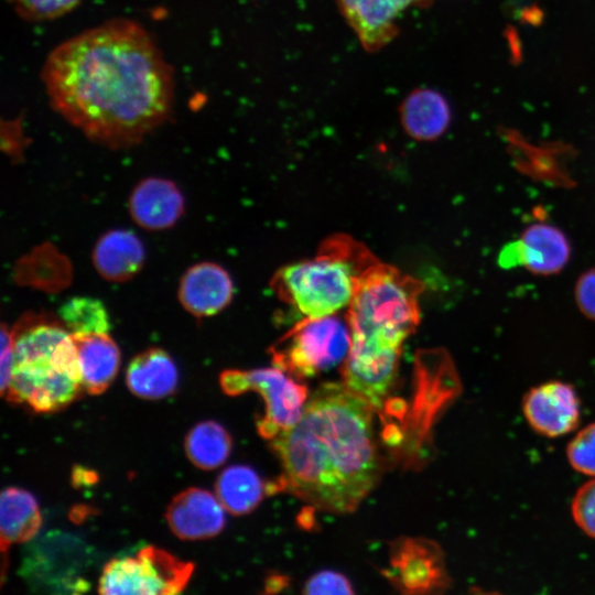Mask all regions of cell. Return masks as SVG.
Instances as JSON below:
<instances>
[{
  "instance_id": "obj_1",
  "label": "cell",
  "mask_w": 595,
  "mask_h": 595,
  "mask_svg": "<svg viewBox=\"0 0 595 595\" xmlns=\"http://www.w3.org/2000/svg\"><path fill=\"white\" fill-rule=\"evenodd\" d=\"M41 77L53 110L107 148L140 143L173 110V68L151 34L130 19L106 21L62 42Z\"/></svg>"
},
{
  "instance_id": "obj_2",
  "label": "cell",
  "mask_w": 595,
  "mask_h": 595,
  "mask_svg": "<svg viewBox=\"0 0 595 595\" xmlns=\"http://www.w3.org/2000/svg\"><path fill=\"white\" fill-rule=\"evenodd\" d=\"M374 410L344 383L321 386L299 421L271 439L283 470L275 489L323 511H354L381 473Z\"/></svg>"
},
{
  "instance_id": "obj_3",
  "label": "cell",
  "mask_w": 595,
  "mask_h": 595,
  "mask_svg": "<svg viewBox=\"0 0 595 595\" xmlns=\"http://www.w3.org/2000/svg\"><path fill=\"white\" fill-rule=\"evenodd\" d=\"M423 289L420 280L377 257L358 275L345 315L351 342L343 383L375 410L396 383L403 344L420 323Z\"/></svg>"
},
{
  "instance_id": "obj_4",
  "label": "cell",
  "mask_w": 595,
  "mask_h": 595,
  "mask_svg": "<svg viewBox=\"0 0 595 595\" xmlns=\"http://www.w3.org/2000/svg\"><path fill=\"white\" fill-rule=\"evenodd\" d=\"M14 363L4 396L35 412H53L73 402L83 381L73 334L60 317L28 313L11 328Z\"/></svg>"
},
{
  "instance_id": "obj_5",
  "label": "cell",
  "mask_w": 595,
  "mask_h": 595,
  "mask_svg": "<svg viewBox=\"0 0 595 595\" xmlns=\"http://www.w3.org/2000/svg\"><path fill=\"white\" fill-rule=\"evenodd\" d=\"M376 258L347 235H333L315 257L284 266L271 286L281 300L303 317L334 315L349 305L359 273Z\"/></svg>"
},
{
  "instance_id": "obj_6",
  "label": "cell",
  "mask_w": 595,
  "mask_h": 595,
  "mask_svg": "<svg viewBox=\"0 0 595 595\" xmlns=\"http://www.w3.org/2000/svg\"><path fill=\"white\" fill-rule=\"evenodd\" d=\"M350 342L346 317H303L271 348L272 363L294 377H313L344 364Z\"/></svg>"
},
{
  "instance_id": "obj_7",
  "label": "cell",
  "mask_w": 595,
  "mask_h": 595,
  "mask_svg": "<svg viewBox=\"0 0 595 595\" xmlns=\"http://www.w3.org/2000/svg\"><path fill=\"white\" fill-rule=\"evenodd\" d=\"M91 564V551L79 538L51 531L31 541L24 550L20 574L36 591L85 593L84 573Z\"/></svg>"
},
{
  "instance_id": "obj_8",
  "label": "cell",
  "mask_w": 595,
  "mask_h": 595,
  "mask_svg": "<svg viewBox=\"0 0 595 595\" xmlns=\"http://www.w3.org/2000/svg\"><path fill=\"white\" fill-rule=\"evenodd\" d=\"M193 570L191 562L148 545L134 555L109 561L100 574L98 592L107 595H173L185 588Z\"/></svg>"
},
{
  "instance_id": "obj_9",
  "label": "cell",
  "mask_w": 595,
  "mask_h": 595,
  "mask_svg": "<svg viewBox=\"0 0 595 595\" xmlns=\"http://www.w3.org/2000/svg\"><path fill=\"white\" fill-rule=\"evenodd\" d=\"M220 386L230 396L256 391L263 398L266 414L257 426L266 439H273L293 426L301 418L309 397L304 385L277 366L225 370L220 375Z\"/></svg>"
},
{
  "instance_id": "obj_10",
  "label": "cell",
  "mask_w": 595,
  "mask_h": 595,
  "mask_svg": "<svg viewBox=\"0 0 595 595\" xmlns=\"http://www.w3.org/2000/svg\"><path fill=\"white\" fill-rule=\"evenodd\" d=\"M387 576L408 594L443 592L450 585L441 548L421 538H402L391 545Z\"/></svg>"
},
{
  "instance_id": "obj_11",
  "label": "cell",
  "mask_w": 595,
  "mask_h": 595,
  "mask_svg": "<svg viewBox=\"0 0 595 595\" xmlns=\"http://www.w3.org/2000/svg\"><path fill=\"white\" fill-rule=\"evenodd\" d=\"M571 244L558 227L534 223L526 227L517 241L504 247L499 263L504 268L521 266L538 275H552L567 264Z\"/></svg>"
},
{
  "instance_id": "obj_12",
  "label": "cell",
  "mask_w": 595,
  "mask_h": 595,
  "mask_svg": "<svg viewBox=\"0 0 595 595\" xmlns=\"http://www.w3.org/2000/svg\"><path fill=\"white\" fill-rule=\"evenodd\" d=\"M339 12L364 50L380 51L399 34L398 20L408 9L432 0H335Z\"/></svg>"
},
{
  "instance_id": "obj_13",
  "label": "cell",
  "mask_w": 595,
  "mask_h": 595,
  "mask_svg": "<svg viewBox=\"0 0 595 595\" xmlns=\"http://www.w3.org/2000/svg\"><path fill=\"white\" fill-rule=\"evenodd\" d=\"M522 410L530 426L549 437L570 433L581 415L574 388L562 381H549L530 389L523 398Z\"/></svg>"
},
{
  "instance_id": "obj_14",
  "label": "cell",
  "mask_w": 595,
  "mask_h": 595,
  "mask_svg": "<svg viewBox=\"0 0 595 595\" xmlns=\"http://www.w3.org/2000/svg\"><path fill=\"white\" fill-rule=\"evenodd\" d=\"M225 508L208 490L188 488L176 495L166 509L172 532L183 540H199L217 536L225 527Z\"/></svg>"
},
{
  "instance_id": "obj_15",
  "label": "cell",
  "mask_w": 595,
  "mask_h": 595,
  "mask_svg": "<svg viewBox=\"0 0 595 595\" xmlns=\"http://www.w3.org/2000/svg\"><path fill=\"white\" fill-rule=\"evenodd\" d=\"M234 284L219 264L203 261L190 267L182 275L177 298L191 315L203 318L216 315L231 302Z\"/></svg>"
},
{
  "instance_id": "obj_16",
  "label": "cell",
  "mask_w": 595,
  "mask_h": 595,
  "mask_svg": "<svg viewBox=\"0 0 595 595\" xmlns=\"http://www.w3.org/2000/svg\"><path fill=\"white\" fill-rule=\"evenodd\" d=\"M128 207L138 226L158 231L169 229L178 221L185 203L174 182L162 177H148L133 187Z\"/></svg>"
},
{
  "instance_id": "obj_17",
  "label": "cell",
  "mask_w": 595,
  "mask_h": 595,
  "mask_svg": "<svg viewBox=\"0 0 595 595\" xmlns=\"http://www.w3.org/2000/svg\"><path fill=\"white\" fill-rule=\"evenodd\" d=\"M145 251L139 237L128 229H112L96 241L91 260L98 274L110 282H126L142 269Z\"/></svg>"
},
{
  "instance_id": "obj_18",
  "label": "cell",
  "mask_w": 595,
  "mask_h": 595,
  "mask_svg": "<svg viewBox=\"0 0 595 595\" xmlns=\"http://www.w3.org/2000/svg\"><path fill=\"white\" fill-rule=\"evenodd\" d=\"M84 389L104 392L120 367V350L108 333L73 334Z\"/></svg>"
},
{
  "instance_id": "obj_19",
  "label": "cell",
  "mask_w": 595,
  "mask_h": 595,
  "mask_svg": "<svg viewBox=\"0 0 595 595\" xmlns=\"http://www.w3.org/2000/svg\"><path fill=\"white\" fill-rule=\"evenodd\" d=\"M399 116L408 136L420 141H432L448 128L451 108L441 93L431 88H416L400 104Z\"/></svg>"
},
{
  "instance_id": "obj_20",
  "label": "cell",
  "mask_w": 595,
  "mask_h": 595,
  "mask_svg": "<svg viewBox=\"0 0 595 595\" xmlns=\"http://www.w3.org/2000/svg\"><path fill=\"white\" fill-rule=\"evenodd\" d=\"M178 374L172 357L162 348H148L128 365L126 382L129 390L148 400L170 396L176 389Z\"/></svg>"
},
{
  "instance_id": "obj_21",
  "label": "cell",
  "mask_w": 595,
  "mask_h": 595,
  "mask_svg": "<svg viewBox=\"0 0 595 595\" xmlns=\"http://www.w3.org/2000/svg\"><path fill=\"white\" fill-rule=\"evenodd\" d=\"M42 517L39 505L29 491L9 487L0 498L1 549L13 543L29 542L39 532Z\"/></svg>"
},
{
  "instance_id": "obj_22",
  "label": "cell",
  "mask_w": 595,
  "mask_h": 595,
  "mask_svg": "<svg viewBox=\"0 0 595 595\" xmlns=\"http://www.w3.org/2000/svg\"><path fill=\"white\" fill-rule=\"evenodd\" d=\"M269 489L259 475L246 465L227 467L215 484V495L224 508L235 516L252 511Z\"/></svg>"
},
{
  "instance_id": "obj_23",
  "label": "cell",
  "mask_w": 595,
  "mask_h": 595,
  "mask_svg": "<svg viewBox=\"0 0 595 595\" xmlns=\"http://www.w3.org/2000/svg\"><path fill=\"white\" fill-rule=\"evenodd\" d=\"M184 446L195 466L209 470L226 462L231 451V437L219 423L204 421L190 430Z\"/></svg>"
},
{
  "instance_id": "obj_24",
  "label": "cell",
  "mask_w": 595,
  "mask_h": 595,
  "mask_svg": "<svg viewBox=\"0 0 595 595\" xmlns=\"http://www.w3.org/2000/svg\"><path fill=\"white\" fill-rule=\"evenodd\" d=\"M58 317L72 334L108 333L110 329L106 306L89 296L66 301L58 310Z\"/></svg>"
},
{
  "instance_id": "obj_25",
  "label": "cell",
  "mask_w": 595,
  "mask_h": 595,
  "mask_svg": "<svg viewBox=\"0 0 595 595\" xmlns=\"http://www.w3.org/2000/svg\"><path fill=\"white\" fill-rule=\"evenodd\" d=\"M24 20L46 21L74 10L82 0H7Z\"/></svg>"
},
{
  "instance_id": "obj_26",
  "label": "cell",
  "mask_w": 595,
  "mask_h": 595,
  "mask_svg": "<svg viewBox=\"0 0 595 595\" xmlns=\"http://www.w3.org/2000/svg\"><path fill=\"white\" fill-rule=\"evenodd\" d=\"M566 454L575 470L595 477V423L586 425L571 440Z\"/></svg>"
},
{
  "instance_id": "obj_27",
  "label": "cell",
  "mask_w": 595,
  "mask_h": 595,
  "mask_svg": "<svg viewBox=\"0 0 595 595\" xmlns=\"http://www.w3.org/2000/svg\"><path fill=\"white\" fill-rule=\"evenodd\" d=\"M572 515L581 530L595 539V478L582 485L574 495Z\"/></svg>"
},
{
  "instance_id": "obj_28",
  "label": "cell",
  "mask_w": 595,
  "mask_h": 595,
  "mask_svg": "<svg viewBox=\"0 0 595 595\" xmlns=\"http://www.w3.org/2000/svg\"><path fill=\"white\" fill-rule=\"evenodd\" d=\"M304 594H353L349 580L335 571L324 570L315 573L304 584Z\"/></svg>"
},
{
  "instance_id": "obj_29",
  "label": "cell",
  "mask_w": 595,
  "mask_h": 595,
  "mask_svg": "<svg viewBox=\"0 0 595 595\" xmlns=\"http://www.w3.org/2000/svg\"><path fill=\"white\" fill-rule=\"evenodd\" d=\"M574 298L581 313L595 321V267L580 275L575 283Z\"/></svg>"
},
{
  "instance_id": "obj_30",
  "label": "cell",
  "mask_w": 595,
  "mask_h": 595,
  "mask_svg": "<svg viewBox=\"0 0 595 595\" xmlns=\"http://www.w3.org/2000/svg\"><path fill=\"white\" fill-rule=\"evenodd\" d=\"M14 363L13 339L11 328H7L3 323L1 326V348H0V388L4 396L12 377Z\"/></svg>"
}]
</instances>
